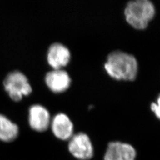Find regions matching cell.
Here are the masks:
<instances>
[{
  "label": "cell",
  "mask_w": 160,
  "mask_h": 160,
  "mask_svg": "<svg viewBox=\"0 0 160 160\" xmlns=\"http://www.w3.org/2000/svg\"><path fill=\"white\" fill-rule=\"evenodd\" d=\"M69 152L76 159L89 160L94 155V147L87 134L79 132L74 134L69 139Z\"/></svg>",
  "instance_id": "cell-4"
},
{
  "label": "cell",
  "mask_w": 160,
  "mask_h": 160,
  "mask_svg": "<svg viewBox=\"0 0 160 160\" xmlns=\"http://www.w3.org/2000/svg\"><path fill=\"white\" fill-rule=\"evenodd\" d=\"M19 133L17 124L4 114H0V141L8 143L14 141Z\"/></svg>",
  "instance_id": "cell-10"
},
{
  "label": "cell",
  "mask_w": 160,
  "mask_h": 160,
  "mask_svg": "<svg viewBox=\"0 0 160 160\" xmlns=\"http://www.w3.org/2000/svg\"><path fill=\"white\" fill-rule=\"evenodd\" d=\"M70 58L68 48L61 43H54L48 49L47 61L53 69H62L69 63Z\"/></svg>",
  "instance_id": "cell-8"
},
{
  "label": "cell",
  "mask_w": 160,
  "mask_h": 160,
  "mask_svg": "<svg viewBox=\"0 0 160 160\" xmlns=\"http://www.w3.org/2000/svg\"><path fill=\"white\" fill-rule=\"evenodd\" d=\"M45 82L51 91L59 93L68 88L71 79L66 71L62 69H53L46 74Z\"/></svg>",
  "instance_id": "cell-9"
},
{
  "label": "cell",
  "mask_w": 160,
  "mask_h": 160,
  "mask_svg": "<svg viewBox=\"0 0 160 160\" xmlns=\"http://www.w3.org/2000/svg\"><path fill=\"white\" fill-rule=\"evenodd\" d=\"M153 3L149 0L129 1L125 9L126 21L135 29H145L154 16Z\"/></svg>",
  "instance_id": "cell-2"
},
{
  "label": "cell",
  "mask_w": 160,
  "mask_h": 160,
  "mask_svg": "<svg viewBox=\"0 0 160 160\" xmlns=\"http://www.w3.org/2000/svg\"><path fill=\"white\" fill-rule=\"evenodd\" d=\"M137 151L129 143L119 141L108 144L104 155V160H135Z\"/></svg>",
  "instance_id": "cell-5"
},
{
  "label": "cell",
  "mask_w": 160,
  "mask_h": 160,
  "mask_svg": "<svg viewBox=\"0 0 160 160\" xmlns=\"http://www.w3.org/2000/svg\"><path fill=\"white\" fill-rule=\"evenodd\" d=\"M50 127L53 135L62 141H69L74 134L72 122L63 113H59L51 119Z\"/></svg>",
  "instance_id": "cell-7"
},
{
  "label": "cell",
  "mask_w": 160,
  "mask_h": 160,
  "mask_svg": "<svg viewBox=\"0 0 160 160\" xmlns=\"http://www.w3.org/2000/svg\"><path fill=\"white\" fill-rule=\"evenodd\" d=\"M151 109L154 113L156 117L160 120V94L157 99V102L151 103Z\"/></svg>",
  "instance_id": "cell-11"
},
{
  "label": "cell",
  "mask_w": 160,
  "mask_h": 160,
  "mask_svg": "<svg viewBox=\"0 0 160 160\" xmlns=\"http://www.w3.org/2000/svg\"><path fill=\"white\" fill-rule=\"evenodd\" d=\"M29 124L35 131L43 132L50 127L51 115L48 109L42 105H32L29 110Z\"/></svg>",
  "instance_id": "cell-6"
},
{
  "label": "cell",
  "mask_w": 160,
  "mask_h": 160,
  "mask_svg": "<svg viewBox=\"0 0 160 160\" xmlns=\"http://www.w3.org/2000/svg\"><path fill=\"white\" fill-rule=\"evenodd\" d=\"M104 68L114 79L131 81L137 77L138 64L133 55L125 52L116 51L108 55Z\"/></svg>",
  "instance_id": "cell-1"
},
{
  "label": "cell",
  "mask_w": 160,
  "mask_h": 160,
  "mask_svg": "<svg viewBox=\"0 0 160 160\" xmlns=\"http://www.w3.org/2000/svg\"><path fill=\"white\" fill-rule=\"evenodd\" d=\"M4 86L9 96L16 102L20 101L24 96H28L32 92L27 77L19 71H12L7 75L4 80Z\"/></svg>",
  "instance_id": "cell-3"
}]
</instances>
